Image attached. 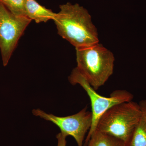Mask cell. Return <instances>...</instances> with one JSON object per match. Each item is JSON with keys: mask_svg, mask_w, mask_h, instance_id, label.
Instances as JSON below:
<instances>
[{"mask_svg": "<svg viewBox=\"0 0 146 146\" xmlns=\"http://www.w3.org/2000/svg\"><path fill=\"white\" fill-rule=\"evenodd\" d=\"M54 19L58 33L75 47L82 48L99 43L98 30L88 10L79 4L60 6Z\"/></svg>", "mask_w": 146, "mask_h": 146, "instance_id": "6da1fadb", "label": "cell"}, {"mask_svg": "<svg viewBox=\"0 0 146 146\" xmlns=\"http://www.w3.org/2000/svg\"><path fill=\"white\" fill-rule=\"evenodd\" d=\"M76 50V68L96 91L104 85L113 74L114 54L99 43Z\"/></svg>", "mask_w": 146, "mask_h": 146, "instance_id": "7a4b0ae2", "label": "cell"}, {"mask_svg": "<svg viewBox=\"0 0 146 146\" xmlns=\"http://www.w3.org/2000/svg\"><path fill=\"white\" fill-rule=\"evenodd\" d=\"M142 118L138 104L132 101L121 103L102 115L96 129L119 139L126 145Z\"/></svg>", "mask_w": 146, "mask_h": 146, "instance_id": "3957f363", "label": "cell"}, {"mask_svg": "<svg viewBox=\"0 0 146 146\" xmlns=\"http://www.w3.org/2000/svg\"><path fill=\"white\" fill-rule=\"evenodd\" d=\"M68 79L72 85L78 84L82 86L87 93L91 101L92 123L84 142L85 146L96 130L97 124L102 115L114 106L124 102L131 101L133 96L132 94L125 90L113 91L109 97L101 96L91 86L76 68L73 69Z\"/></svg>", "mask_w": 146, "mask_h": 146, "instance_id": "277c9868", "label": "cell"}, {"mask_svg": "<svg viewBox=\"0 0 146 146\" xmlns=\"http://www.w3.org/2000/svg\"><path fill=\"white\" fill-rule=\"evenodd\" d=\"M31 20L13 15L0 1V51L3 64L7 65L18 41Z\"/></svg>", "mask_w": 146, "mask_h": 146, "instance_id": "5b68a950", "label": "cell"}, {"mask_svg": "<svg viewBox=\"0 0 146 146\" xmlns=\"http://www.w3.org/2000/svg\"><path fill=\"white\" fill-rule=\"evenodd\" d=\"M33 114L49 121L60 129L61 133L74 138L78 146H83L85 135L89 132L92 123L91 112L84 108L75 114L66 117H58L48 114L40 109H33Z\"/></svg>", "mask_w": 146, "mask_h": 146, "instance_id": "8992f818", "label": "cell"}, {"mask_svg": "<svg viewBox=\"0 0 146 146\" xmlns=\"http://www.w3.org/2000/svg\"><path fill=\"white\" fill-rule=\"evenodd\" d=\"M25 9L27 17L37 23L53 21L56 15V13L41 5L35 0H26Z\"/></svg>", "mask_w": 146, "mask_h": 146, "instance_id": "52a82bcc", "label": "cell"}, {"mask_svg": "<svg viewBox=\"0 0 146 146\" xmlns=\"http://www.w3.org/2000/svg\"><path fill=\"white\" fill-rule=\"evenodd\" d=\"M118 138L96 129L85 146H125Z\"/></svg>", "mask_w": 146, "mask_h": 146, "instance_id": "ba28073f", "label": "cell"}, {"mask_svg": "<svg viewBox=\"0 0 146 146\" xmlns=\"http://www.w3.org/2000/svg\"><path fill=\"white\" fill-rule=\"evenodd\" d=\"M125 146H146V120L142 117Z\"/></svg>", "mask_w": 146, "mask_h": 146, "instance_id": "9c48e42d", "label": "cell"}, {"mask_svg": "<svg viewBox=\"0 0 146 146\" xmlns=\"http://www.w3.org/2000/svg\"><path fill=\"white\" fill-rule=\"evenodd\" d=\"M13 15L18 17H27L26 0H6L2 2Z\"/></svg>", "mask_w": 146, "mask_h": 146, "instance_id": "30bf717a", "label": "cell"}, {"mask_svg": "<svg viewBox=\"0 0 146 146\" xmlns=\"http://www.w3.org/2000/svg\"><path fill=\"white\" fill-rule=\"evenodd\" d=\"M67 137L66 135L61 132L57 134L56 136L57 140V146H66L67 141L66 139Z\"/></svg>", "mask_w": 146, "mask_h": 146, "instance_id": "8fae6325", "label": "cell"}, {"mask_svg": "<svg viewBox=\"0 0 146 146\" xmlns=\"http://www.w3.org/2000/svg\"><path fill=\"white\" fill-rule=\"evenodd\" d=\"M142 112V117L146 120V100L142 101L139 104Z\"/></svg>", "mask_w": 146, "mask_h": 146, "instance_id": "7c38bea8", "label": "cell"}, {"mask_svg": "<svg viewBox=\"0 0 146 146\" xmlns=\"http://www.w3.org/2000/svg\"><path fill=\"white\" fill-rule=\"evenodd\" d=\"M0 1H1V2H3L5 1L6 0H0Z\"/></svg>", "mask_w": 146, "mask_h": 146, "instance_id": "4fadbf2b", "label": "cell"}]
</instances>
